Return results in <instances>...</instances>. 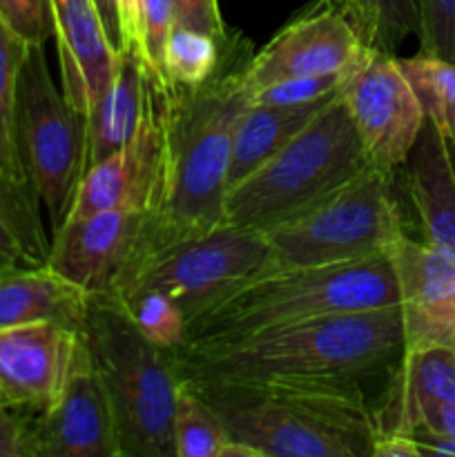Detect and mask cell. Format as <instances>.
<instances>
[{"instance_id": "4", "label": "cell", "mask_w": 455, "mask_h": 457, "mask_svg": "<svg viewBox=\"0 0 455 457\" xmlns=\"http://www.w3.org/2000/svg\"><path fill=\"white\" fill-rule=\"evenodd\" d=\"M397 303L400 290L388 254L330 266L272 268L196 315L187 324L186 342L235 337L272 326Z\"/></svg>"}, {"instance_id": "34", "label": "cell", "mask_w": 455, "mask_h": 457, "mask_svg": "<svg viewBox=\"0 0 455 457\" xmlns=\"http://www.w3.org/2000/svg\"><path fill=\"white\" fill-rule=\"evenodd\" d=\"M419 431L455 437V402H431V404L415 406L388 433L413 436V433Z\"/></svg>"}, {"instance_id": "37", "label": "cell", "mask_w": 455, "mask_h": 457, "mask_svg": "<svg viewBox=\"0 0 455 457\" xmlns=\"http://www.w3.org/2000/svg\"><path fill=\"white\" fill-rule=\"evenodd\" d=\"M143 0H119V25H120V49H134L141 34Z\"/></svg>"}, {"instance_id": "17", "label": "cell", "mask_w": 455, "mask_h": 457, "mask_svg": "<svg viewBox=\"0 0 455 457\" xmlns=\"http://www.w3.org/2000/svg\"><path fill=\"white\" fill-rule=\"evenodd\" d=\"M61 87L83 116L103 96L119 65L94 0H49Z\"/></svg>"}, {"instance_id": "33", "label": "cell", "mask_w": 455, "mask_h": 457, "mask_svg": "<svg viewBox=\"0 0 455 457\" xmlns=\"http://www.w3.org/2000/svg\"><path fill=\"white\" fill-rule=\"evenodd\" d=\"M0 18L27 45H47L54 38L49 0H0Z\"/></svg>"}, {"instance_id": "40", "label": "cell", "mask_w": 455, "mask_h": 457, "mask_svg": "<svg viewBox=\"0 0 455 457\" xmlns=\"http://www.w3.org/2000/svg\"><path fill=\"white\" fill-rule=\"evenodd\" d=\"M219 457H261V453H259L254 446H250V445H245V442L230 437V440L223 445L221 455H219Z\"/></svg>"}, {"instance_id": "8", "label": "cell", "mask_w": 455, "mask_h": 457, "mask_svg": "<svg viewBox=\"0 0 455 457\" xmlns=\"http://www.w3.org/2000/svg\"><path fill=\"white\" fill-rule=\"evenodd\" d=\"M13 132L22 172L47 210L54 232L67 219L87 170V123L54 83L40 43L29 45L22 61Z\"/></svg>"}, {"instance_id": "27", "label": "cell", "mask_w": 455, "mask_h": 457, "mask_svg": "<svg viewBox=\"0 0 455 457\" xmlns=\"http://www.w3.org/2000/svg\"><path fill=\"white\" fill-rule=\"evenodd\" d=\"M123 308L128 320L138 328V333L163 351H177L186 342L187 317L174 299L159 290H129V293L112 295Z\"/></svg>"}, {"instance_id": "11", "label": "cell", "mask_w": 455, "mask_h": 457, "mask_svg": "<svg viewBox=\"0 0 455 457\" xmlns=\"http://www.w3.org/2000/svg\"><path fill=\"white\" fill-rule=\"evenodd\" d=\"M339 94L370 168L400 172L426 119L395 54L377 47L366 49L346 74Z\"/></svg>"}, {"instance_id": "38", "label": "cell", "mask_w": 455, "mask_h": 457, "mask_svg": "<svg viewBox=\"0 0 455 457\" xmlns=\"http://www.w3.org/2000/svg\"><path fill=\"white\" fill-rule=\"evenodd\" d=\"M370 457H424L418 442L401 433H382L377 436Z\"/></svg>"}, {"instance_id": "14", "label": "cell", "mask_w": 455, "mask_h": 457, "mask_svg": "<svg viewBox=\"0 0 455 457\" xmlns=\"http://www.w3.org/2000/svg\"><path fill=\"white\" fill-rule=\"evenodd\" d=\"M34 453L36 457H120L114 413L85 342L58 400L34 418Z\"/></svg>"}, {"instance_id": "22", "label": "cell", "mask_w": 455, "mask_h": 457, "mask_svg": "<svg viewBox=\"0 0 455 457\" xmlns=\"http://www.w3.org/2000/svg\"><path fill=\"white\" fill-rule=\"evenodd\" d=\"M328 101L306 103V105L248 103L235 128L230 170H228V190L244 181L270 156H275Z\"/></svg>"}, {"instance_id": "36", "label": "cell", "mask_w": 455, "mask_h": 457, "mask_svg": "<svg viewBox=\"0 0 455 457\" xmlns=\"http://www.w3.org/2000/svg\"><path fill=\"white\" fill-rule=\"evenodd\" d=\"M174 3V21L183 27L208 31V34L223 38L228 34V27L223 25V18L219 13L217 0H172Z\"/></svg>"}, {"instance_id": "26", "label": "cell", "mask_w": 455, "mask_h": 457, "mask_svg": "<svg viewBox=\"0 0 455 457\" xmlns=\"http://www.w3.org/2000/svg\"><path fill=\"white\" fill-rule=\"evenodd\" d=\"M226 38L228 34L217 38L208 31L174 22L165 47V74L170 89H192L205 83L221 61Z\"/></svg>"}, {"instance_id": "13", "label": "cell", "mask_w": 455, "mask_h": 457, "mask_svg": "<svg viewBox=\"0 0 455 457\" xmlns=\"http://www.w3.org/2000/svg\"><path fill=\"white\" fill-rule=\"evenodd\" d=\"M145 221L141 210L67 219L52 232L47 266L87 295H112L136 257Z\"/></svg>"}, {"instance_id": "19", "label": "cell", "mask_w": 455, "mask_h": 457, "mask_svg": "<svg viewBox=\"0 0 455 457\" xmlns=\"http://www.w3.org/2000/svg\"><path fill=\"white\" fill-rule=\"evenodd\" d=\"M154 85L147 79L138 54L120 49L119 65L103 96L85 116L87 123V168L128 145L145 120Z\"/></svg>"}, {"instance_id": "29", "label": "cell", "mask_w": 455, "mask_h": 457, "mask_svg": "<svg viewBox=\"0 0 455 457\" xmlns=\"http://www.w3.org/2000/svg\"><path fill=\"white\" fill-rule=\"evenodd\" d=\"M364 29L370 47L395 54L409 36H418V0H343Z\"/></svg>"}, {"instance_id": "12", "label": "cell", "mask_w": 455, "mask_h": 457, "mask_svg": "<svg viewBox=\"0 0 455 457\" xmlns=\"http://www.w3.org/2000/svg\"><path fill=\"white\" fill-rule=\"evenodd\" d=\"M79 328L56 321L0 330V402L36 418L65 388L80 351Z\"/></svg>"}, {"instance_id": "10", "label": "cell", "mask_w": 455, "mask_h": 457, "mask_svg": "<svg viewBox=\"0 0 455 457\" xmlns=\"http://www.w3.org/2000/svg\"><path fill=\"white\" fill-rule=\"evenodd\" d=\"M370 47L343 0H312L279 27L245 67V89L303 76L348 74Z\"/></svg>"}, {"instance_id": "3", "label": "cell", "mask_w": 455, "mask_h": 457, "mask_svg": "<svg viewBox=\"0 0 455 457\" xmlns=\"http://www.w3.org/2000/svg\"><path fill=\"white\" fill-rule=\"evenodd\" d=\"M217 411L228 436L261 457H370L375 409L360 379L186 382Z\"/></svg>"}, {"instance_id": "9", "label": "cell", "mask_w": 455, "mask_h": 457, "mask_svg": "<svg viewBox=\"0 0 455 457\" xmlns=\"http://www.w3.org/2000/svg\"><path fill=\"white\" fill-rule=\"evenodd\" d=\"M272 268L275 259L266 232L221 223L143 257L112 295L159 290L178 303L190 324L241 284Z\"/></svg>"}, {"instance_id": "5", "label": "cell", "mask_w": 455, "mask_h": 457, "mask_svg": "<svg viewBox=\"0 0 455 457\" xmlns=\"http://www.w3.org/2000/svg\"><path fill=\"white\" fill-rule=\"evenodd\" d=\"M80 335L114 413L120 457H174L181 379L170 351L143 337L112 295H89Z\"/></svg>"}, {"instance_id": "39", "label": "cell", "mask_w": 455, "mask_h": 457, "mask_svg": "<svg viewBox=\"0 0 455 457\" xmlns=\"http://www.w3.org/2000/svg\"><path fill=\"white\" fill-rule=\"evenodd\" d=\"M101 16L103 27L107 31V38L112 40L114 49L119 52L120 47V25H119V0H94Z\"/></svg>"}, {"instance_id": "30", "label": "cell", "mask_w": 455, "mask_h": 457, "mask_svg": "<svg viewBox=\"0 0 455 457\" xmlns=\"http://www.w3.org/2000/svg\"><path fill=\"white\" fill-rule=\"evenodd\" d=\"M172 0H143L141 34L134 52L138 54L147 79L159 92H170L168 74H165V47L170 31L174 27Z\"/></svg>"}, {"instance_id": "15", "label": "cell", "mask_w": 455, "mask_h": 457, "mask_svg": "<svg viewBox=\"0 0 455 457\" xmlns=\"http://www.w3.org/2000/svg\"><path fill=\"white\" fill-rule=\"evenodd\" d=\"M400 290L404 348L455 351V257L413 237H400L388 253Z\"/></svg>"}, {"instance_id": "23", "label": "cell", "mask_w": 455, "mask_h": 457, "mask_svg": "<svg viewBox=\"0 0 455 457\" xmlns=\"http://www.w3.org/2000/svg\"><path fill=\"white\" fill-rule=\"evenodd\" d=\"M49 245L31 183L0 170V270L47 266Z\"/></svg>"}, {"instance_id": "25", "label": "cell", "mask_w": 455, "mask_h": 457, "mask_svg": "<svg viewBox=\"0 0 455 457\" xmlns=\"http://www.w3.org/2000/svg\"><path fill=\"white\" fill-rule=\"evenodd\" d=\"M230 440L217 411L181 382L174 404V457H219Z\"/></svg>"}, {"instance_id": "21", "label": "cell", "mask_w": 455, "mask_h": 457, "mask_svg": "<svg viewBox=\"0 0 455 457\" xmlns=\"http://www.w3.org/2000/svg\"><path fill=\"white\" fill-rule=\"evenodd\" d=\"M455 402V351L442 346L404 348L395 361L382 406L375 409L379 436L393 431L415 406Z\"/></svg>"}, {"instance_id": "28", "label": "cell", "mask_w": 455, "mask_h": 457, "mask_svg": "<svg viewBox=\"0 0 455 457\" xmlns=\"http://www.w3.org/2000/svg\"><path fill=\"white\" fill-rule=\"evenodd\" d=\"M29 45L0 18V170L25 179L16 150L13 132V110H16V89L22 61Z\"/></svg>"}, {"instance_id": "6", "label": "cell", "mask_w": 455, "mask_h": 457, "mask_svg": "<svg viewBox=\"0 0 455 457\" xmlns=\"http://www.w3.org/2000/svg\"><path fill=\"white\" fill-rule=\"evenodd\" d=\"M370 168L342 94L330 98L275 156L232 186L226 223L270 230Z\"/></svg>"}, {"instance_id": "1", "label": "cell", "mask_w": 455, "mask_h": 457, "mask_svg": "<svg viewBox=\"0 0 455 457\" xmlns=\"http://www.w3.org/2000/svg\"><path fill=\"white\" fill-rule=\"evenodd\" d=\"M250 47L252 43L239 31H228L221 61L205 83L161 92L159 192L132 266L165 245L226 223L232 141L236 120L248 105L244 74L252 56Z\"/></svg>"}, {"instance_id": "32", "label": "cell", "mask_w": 455, "mask_h": 457, "mask_svg": "<svg viewBox=\"0 0 455 457\" xmlns=\"http://www.w3.org/2000/svg\"><path fill=\"white\" fill-rule=\"evenodd\" d=\"M419 52L455 62V0H418Z\"/></svg>"}, {"instance_id": "24", "label": "cell", "mask_w": 455, "mask_h": 457, "mask_svg": "<svg viewBox=\"0 0 455 457\" xmlns=\"http://www.w3.org/2000/svg\"><path fill=\"white\" fill-rule=\"evenodd\" d=\"M397 65L422 107L424 119L455 137V62L418 52L406 58L397 56Z\"/></svg>"}, {"instance_id": "7", "label": "cell", "mask_w": 455, "mask_h": 457, "mask_svg": "<svg viewBox=\"0 0 455 457\" xmlns=\"http://www.w3.org/2000/svg\"><path fill=\"white\" fill-rule=\"evenodd\" d=\"M395 174L366 168L319 204L266 230L275 268L384 257L406 235Z\"/></svg>"}, {"instance_id": "20", "label": "cell", "mask_w": 455, "mask_h": 457, "mask_svg": "<svg viewBox=\"0 0 455 457\" xmlns=\"http://www.w3.org/2000/svg\"><path fill=\"white\" fill-rule=\"evenodd\" d=\"M89 295L49 266L0 270V330L34 321L79 328L87 315Z\"/></svg>"}, {"instance_id": "2", "label": "cell", "mask_w": 455, "mask_h": 457, "mask_svg": "<svg viewBox=\"0 0 455 457\" xmlns=\"http://www.w3.org/2000/svg\"><path fill=\"white\" fill-rule=\"evenodd\" d=\"M404 351L400 306L315 317L170 351L181 382L201 379H360Z\"/></svg>"}, {"instance_id": "31", "label": "cell", "mask_w": 455, "mask_h": 457, "mask_svg": "<svg viewBox=\"0 0 455 457\" xmlns=\"http://www.w3.org/2000/svg\"><path fill=\"white\" fill-rule=\"evenodd\" d=\"M346 74L333 76H303V79H285L259 87L248 94V103L263 105H306V103L328 101L337 96L343 87Z\"/></svg>"}, {"instance_id": "35", "label": "cell", "mask_w": 455, "mask_h": 457, "mask_svg": "<svg viewBox=\"0 0 455 457\" xmlns=\"http://www.w3.org/2000/svg\"><path fill=\"white\" fill-rule=\"evenodd\" d=\"M0 457H36L34 418L0 402Z\"/></svg>"}, {"instance_id": "16", "label": "cell", "mask_w": 455, "mask_h": 457, "mask_svg": "<svg viewBox=\"0 0 455 457\" xmlns=\"http://www.w3.org/2000/svg\"><path fill=\"white\" fill-rule=\"evenodd\" d=\"M161 159H163L161 92L154 87L150 110L136 137L128 145L85 170L67 219H80L105 210L150 212L159 192Z\"/></svg>"}, {"instance_id": "18", "label": "cell", "mask_w": 455, "mask_h": 457, "mask_svg": "<svg viewBox=\"0 0 455 457\" xmlns=\"http://www.w3.org/2000/svg\"><path fill=\"white\" fill-rule=\"evenodd\" d=\"M401 170L422 241L455 257V137L424 120Z\"/></svg>"}]
</instances>
